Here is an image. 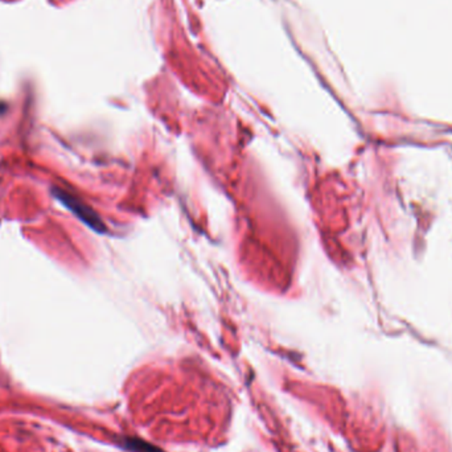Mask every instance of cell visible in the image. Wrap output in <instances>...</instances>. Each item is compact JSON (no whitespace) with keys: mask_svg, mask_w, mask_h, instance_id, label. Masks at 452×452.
I'll return each instance as SVG.
<instances>
[{"mask_svg":"<svg viewBox=\"0 0 452 452\" xmlns=\"http://www.w3.org/2000/svg\"><path fill=\"white\" fill-rule=\"evenodd\" d=\"M123 447L126 450L132 452H161L159 448L151 446L144 441H139V439H134V438H129L126 441H123Z\"/></svg>","mask_w":452,"mask_h":452,"instance_id":"7a4b0ae2","label":"cell"},{"mask_svg":"<svg viewBox=\"0 0 452 452\" xmlns=\"http://www.w3.org/2000/svg\"><path fill=\"white\" fill-rule=\"evenodd\" d=\"M53 192H54V196H56L68 209H71V211L80 219L81 221L85 222L89 228L94 229L95 231H98V233H103V231H105V225L100 221V217H98L94 211H91V208H89L85 202L79 200L77 197H74L71 193H66V192L61 191V190H57V188H54Z\"/></svg>","mask_w":452,"mask_h":452,"instance_id":"6da1fadb","label":"cell"}]
</instances>
